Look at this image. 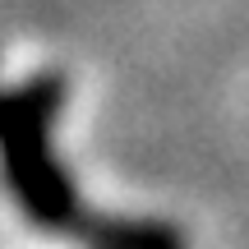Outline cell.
<instances>
[{
    "mask_svg": "<svg viewBox=\"0 0 249 249\" xmlns=\"http://www.w3.org/2000/svg\"><path fill=\"white\" fill-rule=\"evenodd\" d=\"M65 107V79L37 74L14 92H0V176L28 222L42 231L79 226V198L51 152V124Z\"/></svg>",
    "mask_w": 249,
    "mask_h": 249,
    "instance_id": "obj_1",
    "label": "cell"
},
{
    "mask_svg": "<svg viewBox=\"0 0 249 249\" xmlns=\"http://www.w3.org/2000/svg\"><path fill=\"white\" fill-rule=\"evenodd\" d=\"M92 249H185V235L166 222H134V217H102L88 231Z\"/></svg>",
    "mask_w": 249,
    "mask_h": 249,
    "instance_id": "obj_2",
    "label": "cell"
}]
</instances>
